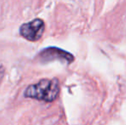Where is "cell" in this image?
<instances>
[{
  "mask_svg": "<svg viewBox=\"0 0 126 125\" xmlns=\"http://www.w3.org/2000/svg\"><path fill=\"white\" fill-rule=\"evenodd\" d=\"M4 72L5 69L3 66H0V83H1L2 80H3V76H4Z\"/></svg>",
  "mask_w": 126,
  "mask_h": 125,
  "instance_id": "obj_4",
  "label": "cell"
},
{
  "mask_svg": "<svg viewBox=\"0 0 126 125\" xmlns=\"http://www.w3.org/2000/svg\"><path fill=\"white\" fill-rule=\"evenodd\" d=\"M38 59L41 62H48L54 59H58L61 61H66L67 63H71L74 60V57L70 53L59 48L48 47L39 53Z\"/></svg>",
  "mask_w": 126,
  "mask_h": 125,
  "instance_id": "obj_3",
  "label": "cell"
},
{
  "mask_svg": "<svg viewBox=\"0 0 126 125\" xmlns=\"http://www.w3.org/2000/svg\"><path fill=\"white\" fill-rule=\"evenodd\" d=\"M59 90V82L57 79H43L38 83L28 86L24 92V96L26 98L51 102L57 98Z\"/></svg>",
  "mask_w": 126,
  "mask_h": 125,
  "instance_id": "obj_1",
  "label": "cell"
},
{
  "mask_svg": "<svg viewBox=\"0 0 126 125\" xmlns=\"http://www.w3.org/2000/svg\"><path fill=\"white\" fill-rule=\"evenodd\" d=\"M45 30V23L41 19H34L21 26L20 34L29 41H37L42 37Z\"/></svg>",
  "mask_w": 126,
  "mask_h": 125,
  "instance_id": "obj_2",
  "label": "cell"
}]
</instances>
